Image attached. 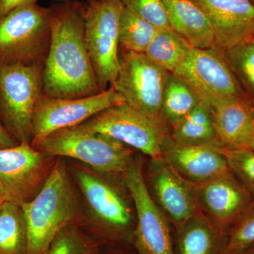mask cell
I'll list each match as a JSON object with an SVG mask.
<instances>
[{"instance_id":"1","label":"cell","mask_w":254,"mask_h":254,"mask_svg":"<svg viewBox=\"0 0 254 254\" xmlns=\"http://www.w3.org/2000/svg\"><path fill=\"white\" fill-rule=\"evenodd\" d=\"M84 6L68 1L50 7L51 41L43 68V95L78 98L101 92L86 48Z\"/></svg>"},{"instance_id":"2","label":"cell","mask_w":254,"mask_h":254,"mask_svg":"<svg viewBox=\"0 0 254 254\" xmlns=\"http://www.w3.org/2000/svg\"><path fill=\"white\" fill-rule=\"evenodd\" d=\"M21 206L28 254H43L58 232L73 224L79 214L77 193L63 161L57 160L38 194Z\"/></svg>"},{"instance_id":"3","label":"cell","mask_w":254,"mask_h":254,"mask_svg":"<svg viewBox=\"0 0 254 254\" xmlns=\"http://www.w3.org/2000/svg\"><path fill=\"white\" fill-rule=\"evenodd\" d=\"M31 143L50 156L75 159L96 173L115 178L123 179L135 160L130 147L111 137L78 126L53 132Z\"/></svg>"},{"instance_id":"4","label":"cell","mask_w":254,"mask_h":254,"mask_svg":"<svg viewBox=\"0 0 254 254\" xmlns=\"http://www.w3.org/2000/svg\"><path fill=\"white\" fill-rule=\"evenodd\" d=\"M71 173L93 222L113 238L132 237L136 213L123 179L101 175L80 165L73 166Z\"/></svg>"},{"instance_id":"5","label":"cell","mask_w":254,"mask_h":254,"mask_svg":"<svg viewBox=\"0 0 254 254\" xmlns=\"http://www.w3.org/2000/svg\"><path fill=\"white\" fill-rule=\"evenodd\" d=\"M50 41V8H18L0 19V65H44Z\"/></svg>"},{"instance_id":"6","label":"cell","mask_w":254,"mask_h":254,"mask_svg":"<svg viewBox=\"0 0 254 254\" xmlns=\"http://www.w3.org/2000/svg\"><path fill=\"white\" fill-rule=\"evenodd\" d=\"M44 65H0V119L18 143H31L33 118L43 95Z\"/></svg>"},{"instance_id":"7","label":"cell","mask_w":254,"mask_h":254,"mask_svg":"<svg viewBox=\"0 0 254 254\" xmlns=\"http://www.w3.org/2000/svg\"><path fill=\"white\" fill-rule=\"evenodd\" d=\"M168 71L145 53L125 51L120 55L118 75L111 86L125 103L170 131L163 113V97Z\"/></svg>"},{"instance_id":"8","label":"cell","mask_w":254,"mask_h":254,"mask_svg":"<svg viewBox=\"0 0 254 254\" xmlns=\"http://www.w3.org/2000/svg\"><path fill=\"white\" fill-rule=\"evenodd\" d=\"M121 0H88L85 4V40L100 91L108 89L120 67L119 24Z\"/></svg>"},{"instance_id":"9","label":"cell","mask_w":254,"mask_h":254,"mask_svg":"<svg viewBox=\"0 0 254 254\" xmlns=\"http://www.w3.org/2000/svg\"><path fill=\"white\" fill-rule=\"evenodd\" d=\"M78 127L115 138L150 160L163 158L162 145L170 135L168 130L125 103L100 112Z\"/></svg>"},{"instance_id":"10","label":"cell","mask_w":254,"mask_h":254,"mask_svg":"<svg viewBox=\"0 0 254 254\" xmlns=\"http://www.w3.org/2000/svg\"><path fill=\"white\" fill-rule=\"evenodd\" d=\"M123 180L134 205L132 239L139 254H175L170 223L150 195L142 163L133 160Z\"/></svg>"},{"instance_id":"11","label":"cell","mask_w":254,"mask_h":254,"mask_svg":"<svg viewBox=\"0 0 254 254\" xmlns=\"http://www.w3.org/2000/svg\"><path fill=\"white\" fill-rule=\"evenodd\" d=\"M173 73L186 81L209 108L227 98L247 96L223 52L216 48H192Z\"/></svg>"},{"instance_id":"12","label":"cell","mask_w":254,"mask_h":254,"mask_svg":"<svg viewBox=\"0 0 254 254\" xmlns=\"http://www.w3.org/2000/svg\"><path fill=\"white\" fill-rule=\"evenodd\" d=\"M56 158L23 141L0 149V182L7 201L22 205L33 199L46 183Z\"/></svg>"},{"instance_id":"13","label":"cell","mask_w":254,"mask_h":254,"mask_svg":"<svg viewBox=\"0 0 254 254\" xmlns=\"http://www.w3.org/2000/svg\"><path fill=\"white\" fill-rule=\"evenodd\" d=\"M124 103L122 95L113 87L83 98H51L43 94L33 115V140L58 130L78 126L100 112Z\"/></svg>"},{"instance_id":"14","label":"cell","mask_w":254,"mask_h":254,"mask_svg":"<svg viewBox=\"0 0 254 254\" xmlns=\"http://www.w3.org/2000/svg\"><path fill=\"white\" fill-rule=\"evenodd\" d=\"M146 184L152 198L176 230L202 212L194 185L177 175L163 158L150 160Z\"/></svg>"},{"instance_id":"15","label":"cell","mask_w":254,"mask_h":254,"mask_svg":"<svg viewBox=\"0 0 254 254\" xmlns=\"http://www.w3.org/2000/svg\"><path fill=\"white\" fill-rule=\"evenodd\" d=\"M211 23L215 48L227 52L254 40L252 0H192Z\"/></svg>"},{"instance_id":"16","label":"cell","mask_w":254,"mask_h":254,"mask_svg":"<svg viewBox=\"0 0 254 254\" xmlns=\"http://www.w3.org/2000/svg\"><path fill=\"white\" fill-rule=\"evenodd\" d=\"M194 187L201 211L226 230L254 202L253 195L231 171Z\"/></svg>"},{"instance_id":"17","label":"cell","mask_w":254,"mask_h":254,"mask_svg":"<svg viewBox=\"0 0 254 254\" xmlns=\"http://www.w3.org/2000/svg\"><path fill=\"white\" fill-rule=\"evenodd\" d=\"M162 157L177 175L193 185L230 172L221 147L178 144L170 135L164 140Z\"/></svg>"},{"instance_id":"18","label":"cell","mask_w":254,"mask_h":254,"mask_svg":"<svg viewBox=\"0 0 254 254\" xmlns=\"http://www.w3.org/2000/svg\"><path fill=\"white\" fill-rule=\"evenodd\" d=\"M220 147L245 148L254 132V104L247 96L220 100L210 107Z\"/></svg>"},{"instance_id":"19","label":"cell","mask_w":254,"mask_h":254,"mask_svg":"<svg viewBox=\"0 0 254 254\" xmlns=\"http://www.w3.org/2000/svg\"><path fill=\"white\" fill-rule=\"evenodd\" d=\"M169 23L193 48H215V36L206 15L192 0H163Z\"/></svg>"},{"instance_id":"20","label":"cell","mask_w":254,"mask_h":254,"mask_svg":"<svg viewBox=\"0 0 254 254\" xmlns=\"http://www.w3.org/2000/svg\"><path fill=\"white\" fill-rule=\"evenodd\" d=\"M178 254H225L229 230L203 212L176 230Z\"/></svg>"},{"instance_id":"21","label":"cell","mask_w":254,"mask_h":254,"mask_svg":"<svg viewBox=\"0 0 254 254\" xmlns=\"http://www.w3.org/2000/svg\"><path fill=\"white\" fill-rule=\"evenodd\" d=\"M175 143L185 145L220 146L210 108L201 102L170 128Z\"/></svg>"},{"instance_id":"22","label":"cell","mask_w":254,"mask_h":254,"mask_svg":"<svg viewBox=\"0 0 254 254\" xmlns=\"http://www.w3.org/2000/svg\"><path fill=\"white\" fill-rule=\"evenodd\" d=\"M0 254H28L27 228L20 205H0Z\"/></svg>"},{"instance_id":"23","label":"cell","mask_w":254,"mask_h":254,"mask_svg":"<svg viewBox=\"0 0 254 254\" xmlns=\"http://www.w3.org/2000/svg\"><path fill=\"white\" fill-rule=\"evenodd\" d=\"M192 48L183 37L172 28L160 29L155 33L145 54L165 71L174 73Z\"/></svg>"},{"instance_id":"24","label":"cell","mask_w":254,"mask_h":254,"mask_svg":"<svg viewBox=\"0 0 254 254\" xmlns=\"http://www.w3.org/2000/svg\"><path fill=\"white\" fill-rule=\"evenodd\" d=\"M200 103L199 98L186 81L175 73H168L163 93V113L170 128Z\"/></svg>"},{"instance_id":"25","label":"cell","mask_w":254,"mask_h":254,"mask_svg":"<svg viewBox=\"0 0 254 254\" xmlns=\"http://www.w3.org/2000/svg\"><path fill=\"white\" fill-rule=\"evenodd\" d=\"M158 30L124 6L119 24V41L125 51L145 53Z\"/></svg>"},{"instance_id":"26","label":"cell","mask_w":254,"mask_h":254,"mask_svg":"<svg viewBox=\"0 0 254 254\" xmlns=\"http://www.w3.org/2000/svg\"><path fill=\"white\" fill-rule=\"evenodd\" d=\"M242 90L254 104V43H245L224 53Z\"/></svg>"},{"instance_id":"27","label":"cell","mask_w":254,"mask_h":254,"mask_svg":"<svg viewBox=\"0 0 254 254\" xmlns=\"http://www.w3.org/2000/svg\"><path fill=\"white\" fill-rule=\"evenodd\" d=\"M254 247V202L229 230L225 254H238Z\"/></svg>"},{"instance_id":"28","label":"cell","mask_w":254,"mask_h":254,"mask_svg":"<svg viewBox=\"0 0 254 254\" xmlns=\"http://www.w3.org/2000/svg\"><path fill=\"white\" fill-rule=\"evenodd\" d=\"M231 173L253 195L254 198V152L250 148L224 149Z\"/></svg>"},{"instance_id":"29","label":"cell","mask_w":254,"mask_h":254,"mask_svg":"<svg viewBox=\"0 0 254 254\" xmlns=\"http://www.w3.org/2000/svg\"><path fill=\"white\" fill-rule=\"evenodd\" d=\"M125 7L154 26L157 29L172 28L163 0H121ZM173 29V28H172Z\"/></svg>"},{"instance_id":"30","label":"cell","mask_w":254,"mask_h":254,"mask_svg":"<svg viewBox=\"0 0 254 254\" xmlns=\"http://www.w3.org/2000/svg\"><path fill=\"white\" fill-rule=\"evenodd\" d=\"M84 238L73 224L58 232L43 254H88Z\"/></svg>"},{"instance_id":"31","label":"cell","mask_w":254,"mask_h":254,"mask_svg":"<svg viewBox=\"0 0 254 254\" xmlns=\"http://www.w3.org/2000/svg\"><path fill=\"white\" fill-rule=\"evenodd\" d=\"M37 0H0V19L18 8L36 4Z\"/></svg>"},{"instance_id":"32","label":"cell","mask_w":254,"mask_h":254,"mask_svg":"<svg viewBox=\"0 0 254 254\" xmlns=\"http://www.w3.org/2000/svg\"><path fill=\"white\" fill-rule=\"evenodd\" d=\"M18 142L9 134L6 128L0 123V149L11 148L18 144Z\"/></svg>"},{"instance_id":"33","label":"cell","mask_w":254,"mask_h":254,"mask_svg":"<svg viewBox=\"0 0 254 254\" xmlns=\"http://www.w3.org/2000/svg\"><path fill=\"white\" fill-rule=\"evenodd\" d=\"M5 201H7L6 193H5V190L2 184L0 182V205L2 204Z\"/></svg>"},{"instance_id":"34","label":"cell","mask_w":254,"mask_h":254,"mask_svg":"<svg viewBox=\"0 0 254 254\" xmlns=\"http://www.w3.org/2000/svg\"><path fill=\"white\" fill-rule=\"evenodd\" d=\"M247 148H250L251 150H253L254 152V132L253 135H252V138H251L250 142H249Z\"/></svg>"},{"instance_id":"35","label":"cell","mask_w":254,"mask_h":254,"mask_svg":"<svg viewBox=\"0 0 254 254\" xmlns=\"http://www.w3.org/2000/svg\"><path fill=\"white\" fill-rule=\"evenodd\" d=\"M238 254H254V248L251 249V250L246 251L245 252H242V253Z\"/></svg>"},{"instance_id":"36","label":"cell","mask_w":254,"mask_h":254,"mask_svg":"<svg viewBox=\"0 0 254 254\" xmlns=\"http://www.w3.org/2000/svg\"><path fill=\"white\" fill-rule=\"evenodd\" d=\"M0 123H1V119H0Z\"/></svg>"},{"instance_id":"37","label":"cell","mask_w":254,"mask_h":254,"mask_svg":"<svg viewBox=\"0 0 254 254\" xmlns=\"http://www.w3.org/2000/svg\"><path fill=\"white\" fill-rule=\"evenodd\" d=\"M252 1H254V0H252Z\"/></svg>"},{"instance_id":"38","label":"cell","mask_w":254,"mask_h":254,"mask_svg":"<svg viewBox=\"0 0 254 254\" xmlns=\"http://www.w3.org/2000/svg\"><path fill=\"white\" fill-rule=\"evenodd\" d=\"M253 42H254V40Z\"/></svg>"}]
</instances>
